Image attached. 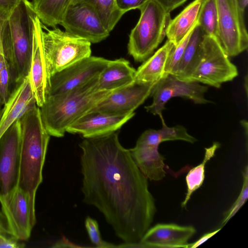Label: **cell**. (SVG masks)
Here are the masks:
<instances>
[{"label": "cell", "mask_w": 248, "mask_h": 248, "mask_svg": "<svg viewBox=\"0 0 248 248\" xmlns=\"http://www.w3.org/2000/svg\"><path fill=\"white\" fill-rule=\"evenodd\" d=\"M162 127L158 130L148 129L139 137L137 142L159 145L162 142L169 140H183L191 143L197 141V139L192 136L183 126H168L163 117L161 118Z\"/></svg>", "instance_id": "cell-25"}, {"label": "cell", "mask_w": 248, "mask_h": 248, "mask_svg": "<svg viewBox=\"0 0 248 248\" xmlns=\"http://www.w3.org/2000/svg\"><path fill=\"white\" fill-rule=\"evenodd\" d=\"M139 9L140 17L129 34L127 49L135 61L142 62L164 40L171 17L155 0H149Z\"/></svg>", "instance_id": "cell-5"}, {"label": "cell", "mask_w": 248, "mask_h": 248, "mask_svg": "<svg viewBox=\"0 0 248 248\" xmlns=\"http://www.w3.org/2000/svg\"><path fill=\"white\" fill-rule=\"evenodd\" d=\"M243 182L241 192L231 208L224 213L221 223L223 226L238 212L248 198V167L247 165L242 172Z\"/></svg>", "instance_id": "cell-30"}, {"label": "cell", "mask_w": 248, "mask_h": 248, "mask_svg": "<svg viewBox=\"0 0 248 248\" xmlns=\"http://www.w3.org/2000/svg\"><path fill=\"white\" fill-rule=\"evenodd\" d=\"M198 23L205 35L217 37L218 12L216 0H203L199 14Z\"/></svg>", "instance_id": "cell-28"}, {"label": "cell", "mask_w": 248, "mask_h": 248, "mask_svg": "<svg viewBox=\"0 0 248 248\" xmlns=\"http://www.w3.org/2000/svg\"><path fill=\"white\" fill-rule=\"evenodd\" d=\"M109 61L90 56L55 73L50 78L47 96L65 93L97 78Z\"/></svg>", "instance_id": "cell-12"}, {"label": "cell", "mask_w": 248, "mask_h": 248, "mask_svg": "<svg viewBox=\"0 0 248 248\" xmlns=\"http://www.w3.org/2000/svg\"><path fill=\"white\" fill-rule=\"evenodd\" d=\"M42 23L35 16L33 19L32 48L29 77L37 105L44 103L50 87L48 74L42 39Z\"/></svg>", "instance_id": "cell-14"}, {"label": "cell", "mask_w": 248, "mask_h": 248, "mask_svg": "<svg viewBox=\"0 0 248 248\" xmlns=\"http://www.w3.org/2000/svg\"><path fill=\"white\" fill-rule=\"evenodd\" d=\"M60 25L65 31L91 44L100 42L110 33L95 10L78 0H72Z\"/></svg>", "instance_id": "cell-11"}, {"label": "cell", "mask_w": 248, "mask_h": 248, "mask_svg": "<svg viewBox=\"0 0 248 248\" xmlns=\"http://www.w3.org/2000/svg\"><path fill=\"white\" fill-rule=\"evenodd\" d=\"M13 80L11 69L7 62L0 71V110L4 106L11 95Z\"/></svg>", "instance_id": "cell-31"}, {"label": "cell", "mask_w": 248, "mask_h": 248, "mask_svg": "<svg viewBox=\"0 0 248 248\" xmlns=\"http://www.w3.org/2000/svg\"><path fill=\"white\" fill-rule=\"evenodd\" d=\"M240 7L244 11L248 5V0H238Z\"/></svg>", "instance_id": "cell-40"}, {"label": "cell", "mask_w": 248, "mask_h": 248, "mask_svg": "<svg viewBox=\"0 0 248 248\" xmlns=\"http://www.w3.org/2000/svg\"><path fill=\"white\" fill-rule=\"evenodd\" d=\"M20 153L19 119L0 138V203L3 213L18 188Z\"/></svg>", "instance_id": "cell-8"}, {"label": "cell", "mask_w": 248, "mask_h": 248, "mask_svg": "<svg viewBox=\"0 0 248 248\" xmlns=\"http://www.w3.org/2000/svg\"><path fill=\"white\" fill-rule=\"evenodd\" d=\"M42 27L43 49L50 78L91 56V43L89 41L56 27L50 30L42 23Z\"/></svg>", "instance_id": "cell-6"}, {"label": "cell", "mask_w": 248, "mask_h": 248, "mask_svg": "<svg viewBox=\"0 0 248 248\" xmlns=\"http://www.w3.org/2000/svg\"><path fill=\"white\" fill-rule=\"evenodd\" d=\"M167 12L170 13L188 0H155Z\"/></svg>", "instance_id": "cell-35"}, {"label": "cell", "mask_w": 248, "mask_h": 248, "mask_svg": "<svg viewBox=\"0 0 248 248\" xmlns=\"http://www.w3.org/2000/svg\"><path fill=\"white\" fill-rule=\"evenodd\" d=\"M237 75L236 66L230 61L217 39L205 35L202 55L185 81L219 88Z\"/></svg>", "instance_id": "cell-7"}, {"label": "cell", "mask_w": 248, "mask_h": 248, "mask_svg": "<svg viewBox=\"0 0 248 248\" xmlns=\"http://www.w3.org/2000/svg\"><path fill=\"white\" fill-rule=\"evenodd\" d=\"M174 46L172 42L167 40L162 47L136 70L135 80L142 83H154L167 75L165 72L166 63Z\"/></svg>", "instance_id": "cell-22"}, {"label": "cell", "mask_w": 248, "mask_h": 248, "mask_svg": "<svg viewBox=\"0 0 248 248\" xmlns=\"http://www.w3.org/2000/svg\"><path fill=\"white\" fill-rule=\"evenodd\" d=\"M98 78L65 93L47 96L39 108L43 124L50 136L63 137L70 125L111 93L98 89Z\"/></svg>", "instance_id": "cell-3"}, {"label": "cell", "mask_w": 248, "mask_h": 248, "mask_svg": "<svg viewBox=\"0 0 248 248\" xmlns=\"http://www.w3.org/2000/svg\"><path fill=\"white\" fill-rule=\"evenodd\" d=\"M34 13L31 2L22 0L6 22L2 40L13 80L17 84L29 74Z\"/></svg>", "instance_id": "cell-4"}, {"label": "cell", "mask_w": 248, "mask_h": 248, "mask_svg": "<svg viewBox=\"0 0 248 248\" xmlns=\"http://www.w3.org/2000/svg\"><path fill=\"white\" fill-rule=\"evenodd\" d=\"M136 71L124 58L110 60L98 77V89L112 92L124 87L134 82Z\"/></svg>", "instance_id": "cell-20"}, {"label": "cell", "mask_w": 248, "mask_h": 248, "mask_svg": "<svg viewBox=\"0 0 248 248\" xmlns=\"http://www.w3.org/2000/svg\"><path fill=\"white\" fill-rule=\"evenodd\" d=\"M22 0H0V11L12 13Z\"/></svg>", "instance_id": "cell-37"}, {"label": "cell", "mask_w": 248, "mask_h": 248, "mask_svg": "<svg viewBox=\"0 0 248 248\" xmlns=\"http://www.w3.org/2000/svg\"><path fill=\"white\" fill-rule=\"evenodd\" d=\"M194 28L176 46H174L171 49L166 63L165 72L166 75L175 74Z\"/></svg>", "instance_id": "cell-29"}, {"label": "cell", "mask_w": 248, "mask_h": 248, "mask_svg": "<svg viewBox=\"0 0 248 248\" xmlns=\"http://www.w3.org/2000/svg\"><path fill=\"white\" fill-rule=\"evenodd\" d=\"M220 230L221 228L213 232H208L204 234L197 241L191 244H188L187 248H195L197 247L198 246H199V245L206 241L207 240L209 239V238L211 237L212 236L215 234Z\"/></svg>", "instance_id": "cell-38"}, {"label": "cell", "mask_w": 248, "mask_h": 248, "mask_svg": "<svg viewBox=\"0 0 248 248\" xmlns=\"http://www.w3.org/2000/svg\"><path fill=\"white\" fill-rule=\"evenodd\" d=\"M218 12L217 39L228 57L236 56L248 46L245 11L238 0H216Z\"/></svg>", "instance_id": "cell-9"}, {"label": "cell", "mask_w": 248, "mask_h": 248, "mask_svg": "<svg viewBox=\"0 0 248 248\" xmlns=\"http://www.w3.org/2000/svg\"><path fill=\"white\" fill-rule=\"evenodd\" d=\"M92 7L104 27L110 32L124 14L117 7L115 0H78Z\"/></svg>", "instance_id": "cell-27"}, {"label": "cell", "mask_w": 248, "mask_h": 248, "mask_svg": "<svg viewBox=\"0 0 248 248\" xmlns=\"http://www.w3.org/2000/svg\"><path fill=\"white\" fill-rule=\"evenodd\" d=\"M203 0H194L175 17L170 19L166 31L168 40L176 46L198 23Z\"/></svg>", "instance_id": "cell-21"}, {"label": "cell", "mask_w": 248, "mask_h": 248, "mask_svg": "<svg viewBox=\"0 0 248 248\" xmlns=\"http://www.w3.org/2000/svg\"><path fill=\"white\" fill-rule=\"evenodd\" d=\"M134 115L135 112L115 115L89 111L70 125L66 132L79 134L84 138L100 136L117 131Z\"/></svg>", "instance_id": "cell-15"}, {"label": "cell", "mask_w": 248, "mask_h": 248, "mask_svg": "<svg viewBox=\"0 0 248 248\" xmlns=\"http://www.w3.org/2000/svg\"><path fill=\"white\" fill-rule=\"evenodd\" d=\"M72 0H32L31 3L41 22L46 26L54 28L61 24Z\"/></svg>", "instance_id": "cell-24"}, {"label": "cell", "mask_w": 248, "mask_h": 248, "mask_svg": "<svg viewBox=\"0 0 248 248\" xmlns=\"http://www.w3.org/2000/svg\"><path fill=\"white\" fill-rule=\"evenodd\" d=\"M24 243L19 242L16 238H8L0 235V248H22Z\"/></svg>", "instance_id": "cell-34"}, {"label": "cell", "mask_w": 248, "mask_h": 248, "mask_svg": "<svg viewBox=\"0 0 248 248\" xmlns=\"http://www.w3.org/2000/svg\"><path fill=\"white\" fill-rule=\"evenodd\" d=\"M20 125V170L18 187L28 196L35 214V197L43 180L50 135L42 120L40 108L35 105L19 119Z\"/></svg>", "instance_id": "cell-2"}, {"label": "cell", "mask_w": 248, "mask_h": 248, "mask_svg": "<svg viewBox=\"0 0 248 248\" xmlns=\"http://www.w3.org/2000/svg\"><path fill=\"white\" fill-rule=\"evenodd\" d=\"M157 82L132 83L111 92L90 111L115 115L133 113L150 96Z\"/></svg>", "instance_id": "cell-13"}, {"label": "cell", "mask_w": 248, "mask_h": 248, "mask_svg": "<svg viewBox=\"0 0 248 248\" xmlns=\"http://www.w3.org/2000/svg\"><path fill=\"white\" fill-rule=\"evenodd\" d=\"M3 112V108L0 110V118Z\"/></svg>", "instance_id": "cell-42"}, {"label": "cell", "mask_w": 248, "mask_h": 248, "mask_svg": "<svg viewBox=\"0 0 248 248\" xmlns=\"http://www.w3.org/2000/svg\"><path fill=\"white\" fill-rule=\"evenodd\" d=\"M207 89L200 83L181 80L173 75L167 74L155 85L150 95L153 97L152 103L145 108L147 111L161 118L165 104L174 97H185L196 104L210 102L204 97Z\"/></svg>", "instance_id": "cell-10"}, {"label": "cell", "mask_w": 248, "mask_h": 248, "mask_svg": "<svg viewBox=\"0 0 248 248\" xmlns=\"http://www.w3.org/2000/svg\"><path fill=\"white\" fill-rule=\"evenodd\" d=\"M7 62L8 61L5 55L0 54V71Z\"/></svg>", "instance_id": "cell-39"}, {"label": "cell", "mask_w": 248, "mask_h": 248, "mask_svg": "<svg viewBox=\"0 0 248 248\" xmlns=\"http://www.w3.org/2000/svg\"><path fill=\"white\" fill-rule=\"evenodd\" d=\"M156 145L137 142L135 146L129 150L135 163L149 180L158 181L166 175L165 158L158 151Z\"/></svg>", "instance_id": "cell-19"}, {"label": "cell", "mask_w": 248, "mask_h": 248, "mask_svg": "<svg viewBox=\"0 0 248 248\" xmlns=\"http://www.w3.org/2000/svg\"><path fill=\"white\" fill-rule=\"evenodd\" d=\"M0 235L8 238H16L10 231L6 217L1 209H0Z\"/></svg>", "instance_id": "cell-36"}, {"label": "cell", "mask_w": 248, "mask_h": 248, "mask_svg": "<svg viewBox=\"0 0 248 248\" xmlns=\"http://www.w3.org/2000/svg\"><path fill=\"white\" fill-rule=\"evenodd\" d=\"M85 226L91 242L99 248H117L113 244L104 241L100 234L97 221L91 217H86Z\"/></svg>", "instance_id": "cell-32"}, {"label": "cell", "mask_w": 248, "mask_h": 248, "mask_svg": "<svg viewBox=\"0 0 248 248\" xmlns=\"http://www.w3.org/2000/svg\"><path fill=\"white\" fill-rule=\"evenodd\" d=\"M79 146L84 202L103 214L124 241L119 246L132 248L149 229L156 212L148 179L121 144L117 131L84 138Z\"/></svg>", "instance_id": "cell-1"}, {"label": "cell", "mask_w": 248, "mask_h": 248, "mask_svg": "<svg viewBox=\"0 0 248 248\" xmlns=\"http://www.w3.org/2000/svg\"><path fill=\"white\" fill-rule=\"evenodd\" d=\"M219 147L220 144L216 142L210 147L205 148L202 162L192 168L187 173L186 177L187 192L184 201L181 203L182 207L186 206L192 194L202 185L205 178V165L214 156L216 150Z\"/></svg>", "instance_id": "cell-26"}, {"label": "cell", "mask_w": 248, "mask_h": 248, "mask_svg": "<svg viewBox=\"0 0 248 248\" xmlns=\"http://www.w3.org/2000/svg\"><path fill=\"white\" fill-rule=\"evenodd\" d=\"M198 23L194 27L174 75L185 80L200 61L203 51L205 35Z\"/></svg>", "instance_id": "cell-23"}, {"label": "cell", "mask_w": 248, "mask_h": 248, "mask_svg": "<svg viewBox=\"0 0 248 248\" xmlns=\"http://www.w3.org/2000/svg\"><path fill=\"white\" fill-rule=\"evenodd\" d=\"M0 54H2L4 55V48H3V44H2V31H0Z\"/></svg>", "instance_id": "cell-41"}, {"label": "cell", "mask_w": 248, "mask_h": 248, "mask_svg": "<svg viewBox=\"0 0 248 248\" xmlns=\"http://www.w3.org/2000/svg\"><path fill=\"white\" fill-rule=\"evenodd\" d=\"M3 213L14 237L19 240L30 238L36 223V216L31 211L28 195L19 187Z\"/></svg>", "instance_id": "cell-17"}, {"label": "cell", "mask_w": 248, "mask_h": 248, "mask_svg": "<svg viewBox=\"0 0 248 248\" xmlns=\"http://www.w3.org/2000/svg\"><path fill=\"white\" fill-rule=\"evenodd\" d=\"M193 226L158 223L149 229L138 243V248H186L196 233Z\"/></svg>", "instance_id": "cell-16"}, {"label": "cell", "mask_w": 248, "mask_h": 248, "mask_svg": "<svg viewBox=\"0 0 248 248\" xmlns=\"http://www.w3.org/2000/svg\"><path fill=\"white\" fill-rule=\"evenodd\" d=\"M117 7L124 14L130 10L139 9L149 0H115Z\"/></svg>", "instance_id": "cell-33"}, {"label": "cell", "mask_w": 248, "mask_h": 248, "mask_svg": "<svg viewBox=\"0 0 248 248\" xmlns=\"http://www.w3.org/2000/svg\"><path fill=\"white\" fill-rule=\"evenodd\" d=\"M37 105L29 75L16 84L3 107L0 118V138L16 121L31 108Z\"/></svg>", "instance_id": "cell-18"}]
</instances>
